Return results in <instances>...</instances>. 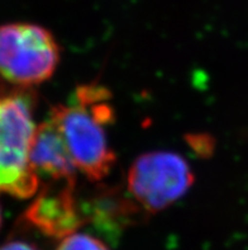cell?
Segmentation results:
<instances>
[{
	"mask_svg": "<svg viewBox=\"0 0 248 250\" xmlns=\"http://www.w3.org/2000/svg\"><path fill=\"white\" fill-rule=\"evenodd\" d=\"M36 98L29 88L0 79V193L29 198L37 193L39 177L29 163L37 125Z\"/></svg>",
	"mask_w": 248,
	"mask_h": 250,
	"instance_id": "cell-2",
	"label": "cell"
},
{
	"mask_svg": "<svg viewBox=\"0 0 248 250\" xmlns=\"http://www.w3.org/2000/svg\"><path fill=\"white\" fill-rule=\"evenodd\" d=\"M109 99L104 86L85 84L76 89L73 103L56 105L50 113L77 170L91 182L107 178L115 163L107 135V126L114 121Z\"/></svg>",
	"mask_w": 248,
	"mask_h": 250,
	"instance_id": "cell-1",
	"label": "cell"
},
{
	"mask_svg": "<svg viewBox=\"0 0 248 250\" xmlns=\"http://www.w3.org/2000/svg\"><path fill=\"white\" fill-rule=\"evenodd\" d=\"M29 163L38 177L46 175L56 183L76 184L79 170L58 127L51 118L37 125L29 150Z\"/></svg>",
	"mask_w": 248,
	"mask_h": 250,
	"instance_id": "cell-6",
	"label": "cell"
},
{
	"mask_svg": "<svg viewBox=\"0 0 248 250\" xmlns=\"http://www.w3.org/2000/svg\"><path fill=\"white\" fill-rule=\"evenodd\" d=\"M0 250H38L35 245L23 240H10L0 245Z\"/></svg>",
	"mask_w": 248,
	"mask_h": 250,
	"instance_id": "cell-8",
	"label": "cell"
},
{
	"mask_svg": "<svg viewBox=\"0 0 248 250\" xmlns=\"http://www.w3.org/2000/svg\"><path fill=\"white\" fill-rule=\"evenodd\" d=\"M56 250H110L105 243L93 235L74 232L61 239Z\"/></svg>",
	"mask_w": 248,
	"mask_h": 250,
	"instance_id": "cell-7",
	"label": "cell"
},
{
	"mask_svg": "<svg viewBox=\"0 0 248 250\" xmlns=\"http://www.w3.org/2000/svg\"><path fill=\"white\" fill-rule=\"evenodd\" d=\"M24 220L50 238L63 239L86 222L81 203L75 196V184L46 186L25 209Z\"/></svg>",
	"mask_w": 248,
	"mask_h": 250,
	"instance_id": "cell-5",
	"label": "cell"
},
{
	"mask_svg": "<svg viewBox=\"0 0 248 250\" xmlns=\"http://www.w3.org/2000/svg\"><path fill=\"white\" fill-rule=\"evenodd\" d=\"M0 225H1V211H0Z\"/></svg>",
	"mask_w": 248,
	"mask_h": 250,
	"instance_id": "cell-9",
	"label": "cell"
},
{
	"mask_svg": "<svg viewBox=\"0 0 248 250\" xmlns=\"http://www.w3.org/2000/svg\"><path fill=\"white\" fill-rule=\"evenodd\" d=\"M61 59L60 46L48 29L35 23L0 25V79L31 88L47 82Z\"/></svg>",
	"mask_w": 248,
	"mask_h": 250,
	"instance_id": "cell-3",
	"label": "cell"
},
{
	"mask_svg": "<svg viewBox=\"0 0 248 250\" xmlns=\"http://www.w3.org/2000/svg\"><path fill=\"white\" fill-rule=\"evenodd\" d=\"M195 177L189 163L172 151H150L132 163L127 190L145 213L167 208L188 193Z\"/></svg>",
	"mask_w": 248,
	"mask_h": 250,
	"instance_id": "cell-4",
	"label": "cell"
}]
</instances>
